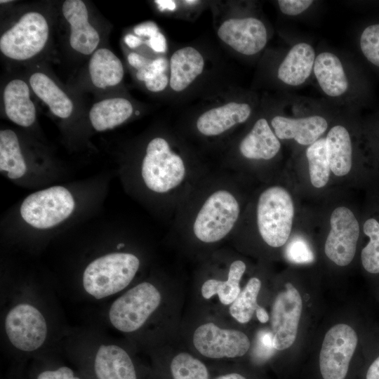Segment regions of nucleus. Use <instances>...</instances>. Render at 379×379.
<instances>
[{"mask_svg": "<svg viewBox=\"0 0 379 379\" xmlns=\"http://www.w3.org/2000/svg\"><path fill=\"white\" fill-rule=\"evenodd\" d=\"M306 157L312 185L316 188L324 187L328 182L331 171L325 138H319L309 145Z\"/></svg>", "mask_w": 379, "mask_h": 379, "instance_id": "c85d7f7f", "label": "nucleus"}, {"mask_svg": "<svg viewBox=\"0 0 379 379\" xmlns=\"http://www.w3.org/2000/svg\"><path fill=\"white\" fill-rule=\"evenodd\" d=\"M204 67V59L195 48L177 50L170 60V87L176 92L184 91L201 74Z\"/></svg>", "mask_w": 379, "mask_h": 379, "instance_id": "aec40b11", "label": "nucleus"}, {"mask_svg": "<svg viewBox=\"0 0 379 379\" xmlns=\"http://www.w3.org/2000/svg\"><path fill=\"white\" fill-rule=\"evenodd\" d=\"M328 126L327 120L319 115L300 118L277 115L271 120V127L279 140H294L308 146L321 138Z\"/></svg>", "mask_w": 379, "mask_h": 379, "instance_id": "4468645a", "label": "nucleus"}, {"mask_svg": "<svg viewBox=\"0 0 379 379\" xmlns=\"http://www.w3.org/2000/svg\"><path fill=\"white\" fill-rule=\"evenodd\" d=\"M240 214V205L230 190H216L204 200L192 223L195 237L206 244L218 242L227 236Z\"/></svg>", "mask_w": 379, "mask_h": 379, "instance_id": "7ed1b4c3", "label": "nucleus"}, {"mask_svg": "<svg viewBox=\"0 0 379 379\" xmlns=\"http://www.w3.org/2000/svg\"><path fill=\"white\" fill-rule=\"evenodd\" d=\"M366 379H379V357L369 366Z\"/></svg>", "mask_w": 379, "mask_h": 379, "instance_id": "a19ab883", "label": "nucleus"}, {"mask_svg": "<svg viewBox=\"0 0 379 379\" xmlns=\"http://www.w3.org/2000/svg\"><path fill=\"white\" fill-rule=\"evenodd\" d=\"M217 33L224 43L246 55L259 53L267 42L265 25L253 17L226 20L219 27Z\"/></svg>", "mask_w": 379, "mask_h": 379, "instance_id": "ddd939ff", "label": "nucleus"}, {"mask_svg": "<svg viewBox=\"0 0 379 379\" xmlns=\"http://www.w3.org/2000/svg\"><path fill=\"white\" fill-rule=\"evenodd\" d=\"M149 44L156 52L163 53L166 50V38L160 32L149 37Z\"/></svg>", "mask_w": 379, "mask_h": 379, "instance_id": "58836bf2", "label": "nucleus"}, {"mask_svg": "<svg viewBox=\"0 0 379 379\" xmlns=\"http://www.w3.org/2000/svg\"><path fill=\"white\" fill-rule=\"evenodd\" d=\"M161 294L152 284L142 282L117 298L109 311L112 324L122 332L140 328L157 310Z\"/></svg>", "mask_w": 379, "mask_h": 379, "instance_id": "39448f33", "label": "nucleus"}, {"mask_svg": "<svg viewBox=\"0 0 379 379\" xmlns=\"http://www.w3.org/2000/svg\"><path fill=\"white\" fill-rule=\"evenodd\" d=\"M124 41L131 48H137L142 44V41L139 37L131 34L126 35Z\"/></svg>", "mask_w": 379, "mask_h": 379, "instance_id": "79ce46f5", "label": "nucleus"}, {"mask_svg": "<svg viewBox=\"0 0 379 379\" xmlns=\"http://www.w3.org/2000/svg\"><path fill=\"white\" fill-rule=\"evenodd\" d=\"M215 379H246L245 377L239 373H229L224 375H220Z\"/></svg>", "mask_w": 379, "mask_h": 379, "instance_id": "a18cd8bd", "label": "nucleus"}, {"mask_svg": "<svg viewBox=\"0 0 379 379\" xmlns=\"http://www.w3.org/2000/svg\"><path fill=\"white\" fill-rule=\"evenodd\" d=\"M312 0H279L280 11L287 15H297L307 10L313 4Z\"/></svg>", "mask_w": 379, "mask_h": 379, "instance_id": "c9c22d12", "label": "nucleus"}, {"mask_svg": "<svg viewBox=\"0 0 379 379\" xmlns=\"http://www.w3.org/2000/svg\"><path fill=\"white\" fill-rule=\"evenodd\" d=\"M133 109L132 104L127 99H105L93 105L89 119L95 130L103 131L124 123L132 115Z\"/></svg>", "mask_w": 379, "mask_h": 379, "instance_id": "b1692460", "label": "nucleus"}, {"mask_svg": "<svg viewBox=\"0 0 379 379\" xmlns=\"http://www.w3.org/2000/svg\"><path fill=\"white\" fill-rule=\"evenodd\" d=\"M37 379H80L74 375L72 370L62 366L55 371H46L41 373Z\"/></svg>", "mask_w": 379, "mask_h": 379, "instance_id": "e433bc0d", "label": "nucleus"}, {"mask_svg": "<svg viewBox=\"0 0 379 379\" xmlns=\"http://www.w3.org/2000/svg\"><path fill=\"white\" fill-rule=\"evenodd\" d=\"M29 84L34 93L44 101L55 116L66 119L73 110V104L67 94L46 74H32Z\"/></svg>", "mask_w": 379, "mask_h": 379, "instance_id": "a878e982", "label": "nucleus"}, {"mask_svg": "<svg viewBox=\"0 0 379 379\" xmlns=\"http://www.w3.org/2000/svg\"><path fill=\"white\" fill-rule=\"evenodd\" d=\"M261 287V281L256 277L250 279L230 307V313L241 324L248 322L258 307L257 298Z\"/></svg>", "mask_w": 379, "mask_h": 379, "instance_id": "c756f323", "label": "nucleus"}, {"mask_svg": "<svg viewBox=\"0 0 379 379\" xmlns=\"http://www.w3.org/2000/svg\"><path fill=\"white\" fill-rule=\"evenodd\" d=\"M313 72L319 87L329 97H340L349 89L343 63L331 52H322L316 56Z\"/></svg>", "mask_w": 379, "mask_h": 379, "instance_id": "a211bd4d", "label": "nucleus"}, {"mask_svg": "<svg viewBox=\"0 0 379 379\" xmlns=\"http://www.w3.org/2000/svg\"><path fill=\"white\" fill-rule=\"evenodd\" d=\"M140 266L137 256L128 253H112L91 262L83 274L86 291L101 299L125 288Z\"/></svg>", "mask_w": 379, "mask_h": 379, "instance_id": "f257e3e1", "label": "nucleus"}, {"mask_svg": "<svg viewBox=\"0 0 379 379\" xmlns=\"http://www.w3.org/2000/svg\"><path fill=\"white\" fill-rule=\"evenodd\" d=\"M123 246H124V244H118V246H117V248L119 249V248H121V247H123Z\"/></svg>", "mask_w": 379, "mask_h": 379, "instance_id": "de8ad7c7", "label": "nucleus"}, {"mask_svg": "<svg viewBox=\"0 0 379 379\" xmlns=\"http://www.w3.org/2000/svg\"><path fill=\"white\" fill-rule=\"evenodd\" d=\"M325 140L331 171L337 176L348 174L352 166L353 147L347 129L335 125L329 130Z\"/></svg>", "mask_w": 379, "mask_h": 379, "instance_id": "5701e85b", "label": "nucleus"}, {"mask_svg": "<svg viewBox=\"0 0 379 379\" xmlns=\"http://www.w3.org/2000/svg\"><path fill=\"white\" fill-rule=\"evenodd\" d=\"M90 77L93 85L106 88L119 84L124 77V67L121 60L110 50H96L88 65Z\"/></svg>", "mask_w": 379, "mask_h": 379, "instance_id": "393cba45", "label": "nucleus"}, {"mask_svg": "<svg viewBox=\"0 0 379 379\" xmlns=\"http://www.w3.org/2000/svg\"><path fill=\"white\" fill-rule=\"evenodd\" d=\"M246 268V264L242 260L232 262L226 281L210 279L203 284L201 286L203 297L209 299L218 294L221 303L226 305L232 304L241 292L239 283Z\"/></svg>", "mask_w": 379, "mask_h": 379, "instance_id": "bb28decb", "label": "nucleus"}, {"mask_svg": "<svg viewBox=\"0 0 379 379\" xmlns=\"http://www.w3.org/2000/svg\"><path fill=\"white\" fill-rule=\"evenodd\" d=\"M168 62L164 58H157L148 62L137 70V79L145 83L146 88L152 92L163 91L169 83L166 74Z\"/></svg>", "mask_w": 379, "mask_h": 379, "instance_id": "2f4dec72", "label": "nucleus"}, {"mask_svg": "<svg viewBox=\"0 0 379 379\" xmlns=\"http://www.w3.org/2000/svg\"><path fill=\"white\" fill-rule=\"evenodd\" d=\"M128 63L137 70L143 67L149 61L147 59L135 53H131L128 55Z\"/></svg>", "mask_w": 379, "mask_h": 379, "instance_id": "ea45409f", "label": "nucleus"}, {"mask_svg": "<svg viewBox=\"0 0 379 379\" xmlns=\"http://www.w3.org/2000/svg\"><path fill=\"white\" fill-rule=\"evenodd\" d=\"M4 103L6 116L15 124L28 127L34 122L36 108L24 81L13 79L7 84L4 90Z\"/></svg>", "mask_w": 379, "mask_h": 379, "instance_id": "4be33fe9", "label": "nucleus"}, {"mask_svg": "<svg viewBox=\"0 0 379 379\" xmlns=\"http://www.w3.org/2000/svg\"><path fill=\"white\" fill-rule=\"evenodd\" d=\"M359 44L365 59L379 69V21L372 22L362 29Z\"/></svg>", "mask_w": 379, "mask_h": 379, "instance_id": "72a5a7b5", "label": "nucleus"}, {"mask_svg": "<svg viewBox=\"0 0 379 379\" xmlns=\"http://www.w3.org/2000/svg\"><path fill=\"white\" fill-rule=\"evenodd\" d=\"M185 3L187 4H194L195 3L198 2L197 1H184Z\"/></svg>", "mask_w": 379, "mask_h": 379, "instance_id": "49530a36", "label": "nucleus"}, {"mask_svg": "<svg viewBox=\"0 0 379 379\" xmlns=\"http://www.w3.org/2000/svg\"><path fill=\"white\" fill-rule=\"evenodd\" d=\"M256 317L260 322L266 323L269 320V315L267 311L260 305L255 310Z\"/></svg>", "mask_w": 379, "mask_h": 379, "instance_id": "c03bdc74", "label": "nucleus"}, {"mask_svg": "<svg viewBox=\"0 0 379 379\" xmlns=\"http://www.w3.org/2000/svg\"><path fill=\"white\" fill-rule=\"evenodd\" d=\"M133 32L140 36L151 37L159 31L156 24L152 22H147L135 26Z\"/></svg>", "mask_w": 379, "mask_h": 379, "instance_id": "4c0bfd02", "label": "nucleus"}, {"mask_svg": "<svg viewBox=\"0 0 379 379\" xmlns=\"http://www.w3.org/2000/svg\"><path fill=\"white\" fill-rule=\"evenodd\" d=\"M94 368L98 379H137L129 355L117 345L100 346Z\"/></svg>", "mask_w": 379, "mask_h": 379, "instance_id": "412c9836", "label": "nucleus"}, {"mask_svg": "<svg viewBox=\"0 0 379 379\" xmlns=\"http://www.w3.org/2000/svg\"><path fill=\"white\" fill-rule=\"evenodd\" d=\"M281 149V143L265 118L258 119L239 144L241 154L254 160H270Z\"/></svg>", "mask_w": 379, "mask_h": 379, "instance_id": "6ab92c4d", "label": "nucleus"}, {"mask_svg": "<svg viewBox=\"0 0 379 379\" xmlns=\"http://www.w3.org/2000/svg\"><path fill=\"white\" fill-rule=\"evenodd\" d=\"M294 206L289 192L280 186H272L260 195L256 209L257 226L263 241L278 248L289 238Z\"/></svg>", "mask_w": 379, "mask_h": 379, "instance_id": "f03ea898", "label": "nucleus"}, {"mask_svg": "<svg viewBox=\"0 0 379 379\" xmlns=\"http://www.w3.org/2000/svg\"><path fill=\"white\" fill-rule=\"evenodd\" d=\"M182 158L173 152L163 138H154L146 148L141 166L143 181L148 189L159 194L172 191L186 176Z\"/></svg>", "mask_w": 379, "mask_h": 379, "instance_id": "20e7f679", "label": "nucleus"}, {"mask_svg": "<svg viewBox=\"0 0 379 379\" xmlns=\"http://www.w3.org/2000/svg\"><path fill=\"white\" fill-rule=\"evenodd\" d=\"M155 3L158 5L159 8L161 11L168 9V10H174L175 8V4L173 1L169 0H161L155 1Z\"/></svg>", "mask_w": 379, "mask_h": 379, "instance_id": "37998d69", "label": "nucleus"}, {"mask_svg": "<svg viewBox=\"0 0 379 379\" xmlns=\"http://www.w3.org/2000/svg\"><path fill=\"white\" fill-rule=\"evenodd\" d=\"M5 328L8 339L18 349L31 352L42 345L47 325L42 314L34 306L22 303L7 314Z\"/></svg>", "mask_w": 379, "mask_h": 379, "instance_id": "9d476101", "label": "nucleus"}, {"mask_svg": "<svg viewBox=\"0 0 379 379\" xmlns=\"http://www.w3.org/2000/svg\"><path fill=\"white\" fill-rule=\"evenodd\" d=\"M302 302L298 291L291 283L276 297L271 312V326L273 346L284 350L295 340Z\"/></svg>", "mask_w": 379, "mask_h": 379, "instance_id": "9b49d317", "label": "nucleus"}, {"mask_svg": "<svg viewBox=\"0 0 379 379\" xmlns=\"http://www.w3.org/2000/svg\"><path fill=\"white\" fill-rule=\"evenodd\" d=\"M62 13L70 25L69 44L84 55L92 53L97 48L100 36L89 23L87 8L81 0H67L62 4Z\"/></svg>", "mask_w": 379, "mask_h": 379, "instance_id": "2eb2a0df", "label": "nucleus"}, {"mask_svg": "<svg viewBox=\"0 0 379 379\" xmlns=\"http://www.w3.org/2000/svg\"><path fill=\"white\" fill-rule=\"evenodd\" d=\"M0 2H1V4H3V3H6V2H10V1H8V0H6V1L1 0V1H0Z\"/></svg>", "mask_w": 379, "mask_h": 379, "instance_id": "09e8293b", "label": "nucleus"}, {"mask_svg": "<svg viewBox=\"0 0 379 379\" xmlns=\"http://www.w3.org/2000/svg\"><path fill=\"white\" fill-rule=\"evenodd\" d=\"M48 33L44 16L38 12H28L1 35L0 50L13 60L29 59L44 48Z\"/></svg>", "mask_w": 379, "mask_h": 379, "instance_id": "0eeeda50", "label": "nucleus"}, {"mask_svg": "<svg viewBox=\"0 0 379 379\" xmlns=\"http://www.w3.org/2000/svg\"><path fill=\"white\" fill-rule=\"evenodd\" d=\"M171 372L173 379H209L206 366L186 352L179 353L173 357Z\"/></svg>", "mask_w": 379, "mask_h": 379, "instance_id": "473e14b6", "label": "nucleus"}, {"mask_svg": "<svg viewBox=\"0 0 379 379\" xmlns=\"http://www.w3.org/2000/svg\"><path fill=\"white\" fill-rule=\"evenodd\" d=\"M0 170L7 172L11 179L22 177L27 170L18 138L10 129L0 132Z\"/></svg>", "mask_w": 379, "mask_h": 379, "instance_id": "cd10ccee", "label": "nucleus"}, {"mask_svg": "<svg viewBox=\"0 0 379 379\" xmlns=\"http://www.w3.org/2000/svg\"><path fill=\"white\" fill-rule=\"evenodd\" d=\"M358 338L349 325L339 324L326 333L319 354V368L324 379H345Z\"/></svg>", "mask_w": 379, "mask_h": 379, "instance_id": "6e6552de", "label": "nucleus"}, {"mask_svg": "<svg viewBox=\"0 0 379 379\" xmlns=\"http://www.w3.org/2000/svg\"><path fill=\"white\" fill-rule=\"evenodd\" d=\"M193 344L201 354L212 359L241 357L251 345L243 332L220 328L211 322L201 325L194 331Z\"/></svg>", "mask_w": 379, "mask_h": 379, "instance_id": "f8f14e48", "label": "nucleus"}, {"mask_svg": "<svg viewBox=\"0 0 379 379\" xmlns=\"http://www.w3.org/2000/svg\"><path fill=\"white\" fill-rule=\"evenodd\" d=\"M315 58V51L310 44H295L290 48L279 66V79L290 86H300L310 77Z\"/></svg>", "mask_w": 379, "mask_h": 379, "instance_id": "f3484780", "label": "nucleus"}, {"mask_svg": "<svg viewBox=\"0 0 379 379\" xmlns=\"http://www.w3.org/2000/svg\"><path fill=\"white\" fill-rule=\"evenodd\" d=\"M331 230L324 251L339 266H346L353 260L359 237V222L353 212L345 206L333 210L330 218Z\"/></svg>", "mask_w": 379, "mask_h": 379, "instance_id": "1a4fd4ad", "label": "nucleus"}, {"mask_svg": "<svg viewBox=\"0 0 379 379\" xmlns=\"http://www.w3.org/2000/svg\"><path fill=\"white\" fill-rule=\"evenodd\" d=\"M251 112L248 103L230 102L201 114L196 123L197 128L206 136L219 135L237 124L245 122Z\"/></svg>", "mask_w": 379, "mask_h": 379, "instance_id": "dca6fc26", "label": "nucleus"}, {"mask_svg": "<svg viewBox=\"0 0 379 379\" xmlns=\"http://www.w3.org/2000/svg\"><path fill=\"white\" fill-rule=\"evenodd\" d=\"M74 208V200L65 187L54 186L29 194L22 203L23 220L38 229L52 227L67 218Z\"/></svg>", "mask_w": 379, "mask_h": 379, "instance_id": "423d86ee", "label": "nucleus"}, {"mask_svg": "<svg viewBox=\"0 0 379 379\" xmlns=\"http://www.w3.org/2000/svg\"><path fill=\"white\" fill-rule=\"evenodd\" d=\"M285 255L290 262L297 264H308L314 260V255L310 245L300 237L291 240L286 248Z\"/></svg>", "mask_w": 379, "mask_h": 379, "instance_id": "f704fd0d", "label": "nucleus"}, {"mask_svg": "<svg viewBox=\"0 0 379 379\" xmlns=\"http://www.w3.org/2000/svg\"><path fill=\"white\" fill-rule=\"evenodd\" d=\"M368 242L362 249L361 260L363 267L371 274L379 273V221L375 218L367 219L363 226Z\"/></svg>", "mask_w": 379, "mask_h": 379, "instance_id": "7c9ffc66", "label": "nucleus"}]
</instances>
